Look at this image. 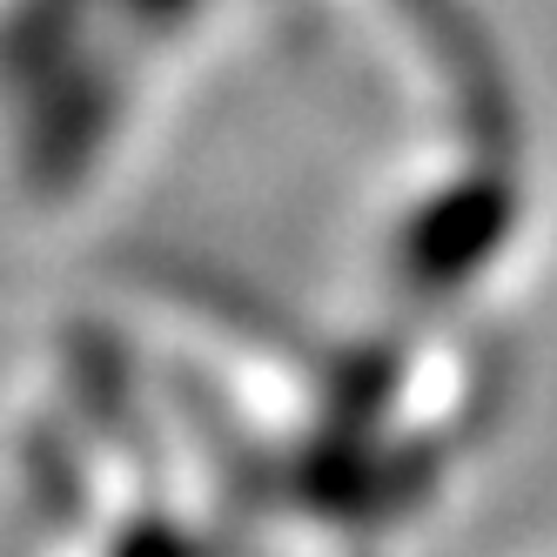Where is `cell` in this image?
I'll return each instance as SVG.
<instances>
[{
    "label": "cell",
    "mask_w": 557,
    "mask_h": 557,
    "mask_svg": "<svg viewBox=\"0 0 557 557\" xmlns=\"http://www.w3.org/2000/svg\"><path fill=\"white\" fill-rule=\"evenodd\" d=\"M510 222H517V195H510L504 175L450 182L444 195H430V202L404 222V243H396L404 275L423 283V289H457L504 249Z\"/></svg>",
    "instance_id": "cell-1"
},
{
    "label": "cell",
    "mask_w": 557,
    "mask_h": 557,
    "mask_svg": "<svg viewBox=\"0 0 557 557\" xmlns=\"http://www.w3.org/2000/svg\"><path fill=\"white\" fill-rule=\"evenodd\" d=\"M128 8H135V14H148L154 27H169L175 14H188V0H128Z\"/></svg>",
    "instance_id": "cell-2"
}]
</instances>
